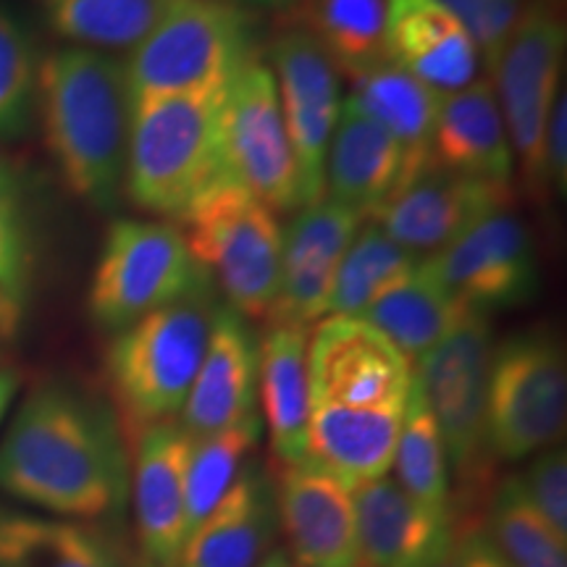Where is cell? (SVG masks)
I'll use <instances>...</instances> for the list:
<instances>
[{"label":"cell","instance_id":"6da1fadb","mask_svg":"<svg viewBox=\"0 0 567 567\" xmlns=\"http://www.w3.org/2000/svg\"><path fill=\"white\" fill-rule=\"evenodd\" d=\"M130 444L113 408L69 381H42L0 439V492L45 515L95 523L130 496Z\"/></svg>","mask_w":567,"mask_h":567},{"label":"cell","instance_id":"7a4b0ae2","mask_svg":"<svg viewBox=\"0 0 567 567\" xmlns=\"http://www.w3.org/2000/svg\"><path fill=\"white\" fill-rule=\"evenodd\" d=\"M308 457L347 486L392 471L413 363L360 318L326 316L308 337Z\"/></svg>","mask_w":567,"mask_h":567},{"label":"cell","instance_id":"3957f363","mask_svg":"<svg viewBox=\"0 0 567 567\" xmlns=\"http://www.w3.org/2000/svg\"><path fill=\"white\" fill-rule=\"evenodd\" d=\"M45 147L61 179L95 210H111L124 193L130 92L124 61L90 48H55L38 63Z\"/></svg>","mask_w":567,"mask_h":567},{"label":"cell","instance_id":"277c9868","mask_svg":"<svg viewBox=\"0 0 567 567\" xmlns=\"http://www.w3.org/2000/svg\"><path fill=\"white\" fill-rule=\"evenodd\" d=\"M229 82L132 105L124 195L134 208L179 224L213 184L226 179L224 103Z\"/></svg>","mask_w":567,"mask_h":567},{"label":"cell","instance_id":"5b68a950","mask_svg":"<svg viewBox=\"0 0 567 567\" xmlns=\"http://www.w3.org/2000/svg\"><path fill=\"white\" fill-rule=\"evenodd\" d=\"M492 354V318L471 310L463 323L415 360L413 368L444 442L455 528L476 526L494 488V457L486 429Z\"/></svg>","mask_w":567,"mask_h":567},{"label":"cell","instance_id":"8992f818","mask_svg":"<svg viewBox=\"0 0 567 567\" xmlns=\"http://www.w3.org/2000/svg\"><path fill=\"white\" fill-rule=\"evenodd\" d=\"M213 313L210 289L113 334L105 352V379L126 444L151 425L179 421L208 347Z\"/></svg>","mask_w":567,"mask_h":567},{"label":"cell","instance_id":"52a82bcc","mask_svg":"<svg viewBox=\"0 0 567 567\" xmlns=\"http://www.w3.org/2000/svg\"><path fill=\"white\" fill-rule=\"evenodd\" d=\"M247 9L224 0H168L124 61L130 109L155 97L221 87L255 59Z\"/></svg>","mask_w":567,"mask_h":567},{"label":"cell","instance_id":"ba28073f","mask_svg":"<svg viewBox=\"0 0 567 567\" xmlns=\"http://www.w3.org/2000/svg\"><path fill=\"white\" fill-rule=\"evenodd\" d=\"M213 279L172 221L118 218L105 231L87 310L105 334H118L140 318L210 292Z\"/></svg>","mask_w":567,"mask_h":567},{"label":"cell","instance_id":"9c48e42d","mask_svg":"<svg viewBox=\"0 0 567 567\" xmlns=\"http://www.w3.org/2000/svg\"><path fill=\"white\" fill-rule=\"evenodd\" d=\"M567 27L563 0H526L513 32L492 69L515 172L534 200H547L542 176V147L551 109L565 92Z\"/></svg>","mask_w":567,"mask_h":567},{"label":"cell","instance_id":"30bf717a","mask_svg":"<svg viewBox=\"0 0 567 567\" xmlns=\"http://www.w3.org/2000/svg\"><path fill=\"white\" fill-rule=\"evenodd\" d=\"M179 229L197 264L221 287L226 305L239 316L266 321L281 268L276 213L226 176L195 203Z\"/></svg>","mask_w":567,"mask_h":567},{"label":"cell","instance_id":"8fae6325","mask_svg":"<svg viewBox=\"0 0 567 567\" xmlns=\"http://www.w3.org/2000/svg\"><path fill=\"white\" fill-rule=\"evenodd\" d=\"M567 421L565 350L549 331L509 337L492 354L486 389L488 450L520 463L555 446Z\"/></svg>","mask_w":567,"mask_h":567},{"label":"cell","instance_id":"7c38bea8","mask_svg":"<svg viewBox=\"0 0 567 567\" xmlns=\"http://www.w3.org/2000/svg\"><path fill=\"white\" fill-rule=\"evenodd\" d=\"M226 176L274 213L302 208L300 174L276 92L274 71L258 55L231 76L224 103Z\"/></svg>","mask_w":567,"mask_h":567},{"label":"cell","instance_id":"4fadbf2b","mask_svg":"<svg viewBox=\"0 0 567 567\" xmlns=\"http://www.w3.org/2000/svg\"><path fill=\"white\" fill-rule=\"evenodd\" d=\"M421 268L467 310L492 316L526 305L538 292V255L528 226L507 210L481 218Z\"/></svg>","mask_w":567,"mask_h":567},{"label":"cell","instance_id":"5bb4252c","mask_svg":"<svg viewBox=\"0 0 567 567\" xmlns=\"http://www.w3.org/2000/svg\"><path fill=\"white\" fill-rule=\"evenodd\" d=\"M268 66L300 174L302 208L323 200L326 153L342 113V74L323 48L289 24L268 45Z\"/></svg>","mask_w":567,"mask_h":567},{"label":"cell","instance_id":"9a60e30c","mask_svg":"<svg viewBox=\"0 0 567 567\" xmlns=\"http://www.w3.org/2000/svg\"><path fill=\"white\" fill-rule=\"evenodd\" d=\"M513 197V187L457 174L431 155L368 221L425 258L463 237L481 218L507 210Z\"/></svg>","mask_w":567,"mask_h":567},{"label":"cell","instance_id":"2e32d148","mask_svg":"<svg viewBox=\"0 0 567 567\" xmlns=\"http://www.w3.org/2000/svg\"><path fill=\"white\" fill-rule=\"evenodd\" d=\"M276 515L297 567H360L352 486L316 460L279 465Z\"/></svg>","mask_w":567,"mask_h":567},{"label":"cell","instance_id":"e0dca14e","mask_svg":"<svg viewBox=\"0 0 567 567\" xmlns=\"http://www.w3.org/2000/svg\"><path fill=\"white\" fill-rule=\"evenodd\" d=\"M363 218L331 200H318L297 210L281 229L279 289L266 323H295L310 329L329 316L331 289L342 255Z\"/></svg>","mask_w":567,"mask_h":567},{"label":"cell","instance_id":"ac0fdd59","mask_svg":"<svg viewBox=\"0 0 567 567\" xmlns=\"http://www.w3.org/2000/svg\"><path fill=\"white\" fill-rule=\"evenodd\" d=\"M258 337L247 318L216 305L200 371L184 402L179 425L193 439L216 434L258 415Z\"/></svg>","mask_w":567,"mask_h":567},{"label":"cell","instance_id":"d6986e66","mask_svg":"<svg viewBox=\"0 0 567 567\" xmlns=\"http://www.w3.org/2000/svg\"><path fill=\"white\" fill-rule=\"evenodd\" d=\"M193 436L179 421L145 429L130 444L134 520L140 549L151 567H174L187 536L184 526V476Z\"/></svg>","mask_w":567,"mask_h":567},{"label":"cell","instance_id":"ffe728a7","mask_svg":"<svg viewBox=\"0 0 567 567\" xmlns=\"http://www.w3.org/2000/svg\"><path fill=\"white\" fill-rule=\"evenodd\" d=\"M279 515L274 481L258 460L184 538L174 567H258L274 551Z\"/></svg>","mask_w":567,"mask_h":567},{"label":"cell","instance_id":"44dd1931","mask_svg":"<svg viewBox=\"0 0 567 567\" xmlns=\"http://www.w3.org/2000/svg\"><path fill=\"white\" fill-rule=\"evenodd\" d=\"M352 502L368 567H431L455 547V526L425 513L392 476L352 486Z\"/></svg>","mask_w":567,"mask_h":567},{"label":"cell","instance_id":"7402d4cb","mask_svg":"<svg viewBox=\"0 0 567 567\" xmlns=\"http://www.w3.org/2000/svg\"><path fill=\"white\" fill-rule=\"evenodd\" d=\"M386 55L442 95L478 80L476 40L436 0H389Z\"/></svg>","mask_w":567,"mask_h":567},{"label":"cell","instance_id":"603a6c76","mask_svg":"<svg viewBox=\"0 0 567 567\" xmlns=\"http://www.w3.org/2000/svg\"><path fill=\"white\" fill-rule=\"evenodd\" d=\"M405 182V153L400 142L371 118L342 101V113L326 153L323 197L358 213L363 221Z\"/></svg>","mask_w":567,"mask_h":567},{"label":"cell","instance_id":"cb8c5ba5","mask_svg":"<svg viewBox=\"0 0 567 567\" xmlns=\"http://www.w3.org/2000/svg\"><path fill=\"white\" fill-rule=\"evenodd\" d=\"M431 155L457 174L513 187V147L492 82L473 80L439 97Z\"/></svg>","mask_w":567,"mask_h":567},{"label":"cell","instance_id":"d4e9b609","mask_svg":"<svg viewBox=\"0 0 567 567\" xmlns=\"http://www.w3.org/2000/svg\"><path fill=\"white\" fill-rule=\"evenodd\" d=\"M310 329L295 323H266L258 339V396L268 444L279 465L308 457Z\"/></svg>","mask_w":567,"mask_h":567},{"label":"cell","instance_id":"484cf974","mask_svg":"<svg viewBox=\"0 0 567 567\" xmlns=\"http://www.w3.org/2000/svg\"><path fill=\"white\" fill-rule=\"evenodd\" d=\"M0 567H132L95 523L0 505Z\"/></svg>","mask_w":567,"mask_h":567},{"label":"cell","instance_id":"4316f807","mask_svg":"<svg viewBox=\"0 0 567 567\" xmlns=\"http://www.w3.org/2000/svg\"><path fill=\"white\" fill-rule=\"evenodd\" d=\"M439 97L442 92L386 61L350 76V92L344 103L384 126L400 142L405 153L408 182L431 158V134H434Z\"/></svg>","mask_w":567,"mask_h":567},{"label":"cell","instance_id":"83f0119b","mask_svg":"<svg viewBox=\"0 0 567 567\" xmlns=\"http://www.w3.org/2000/svg\"><path fill=\"white\" fill-rule=\"evenodd\" d=\"M287 13L289 24L308 32L342 76L389 61V0H295Z\"/></svg>","mask_w":567,"mask_h":567},{"label":"cell","instance_id":"f1b7e54d","mask_svg":"<svg viewBox=\"0 0 567 567\" xmlns=\"http://www.w3.org/2000/svg\"><path fill=\"white\" fill-rule=\"evenodd\" d=\"M467 313L471 310L463 302L455 300L444 287H439L417 266L410 279L394 287L379 302H373L360 316V321L373 326L389 344L396 347L413 363L429 350H434L444 337H450Z\"/></svg>","mask_w":567,"mask_h":567},{"label":"cell","instance_id":"f546056e","mask_svg":"<svg viewBox=\"0 0 567 567\" xmlns=\"http://www.w3.org/2000/svg\"><path fill=\"white\" fill-rule=\"evenodd\" d=\"M394 481L410 499L417 502L436 520L455 526V505H452V481L442 434L431 415L425 396L415 381L410 386L405 417L394 446Z\"/></svg>","mask_w":567,"mask_h":567},{"label":"cell","instance_id":"4dcf8cb0","mask_svg":"<svg viewBox=\"0 0 567 567\" xmlns=\"http://www.w3.org/2000/svg\"><path fill=\"white\" fill-rule=\"evenodd\" d=\"M421 260V255L394 243L373 221H363L339 260L329 316L360 318L373 302L410 279Z\"/></svg>","mask_w":567,"mask_h":567},{"label":"cell","instance_id":"1f68e13d","mask_svg":"<svg viewBox=\"0 0 567 567\" xmlns=\"http://www.w3.org/2000/svg\"><path fill=\"white\" fill-rule=\"evenodd\" d=\"M168 0H40L48 27L69 45L130 53L153 30Z\"/></svg>","mask_w":567,"mask_h":567},{"label":"cell","instance_id":"d6a6232c","mask_svg":"<svg viewBox=\"0 0 567 567\" xmlns=\"http://www.w3.org/2000/svg\"><path fill=\"white\" fill-rule=\"evenodd\" d=\"M478 523L513 567H567V542L528 499L520 476L494 484Z\"/></svg>","mask_w":567,"mask_h":567},{"label":"cell","instance_id":"836d02e7","mask_svg":"<svg viewBox=\"0 0 567 567\" xmlns=\"http://www.w3.org/2000/svg\"><path fill=\"white\" fill-rule=\"evenodd\" d=\"M260 434H264V421H260V415H255L250 421L231 425V429L193 439L187 476H184V526H187V534L221 502V496L229 492L239 473L252 463Z\"/></svg>","mask_w":567,"mask_h":567},{"label":"cell","instance_id":"e575fe53","mask_svg":"<svg viewBox=\"0 0 567 567\" xmlns=\"http://www.w3.org/2000/svg\"><path fill=\"white\" fill-rule=\"evenodd\" d=\"M38 63L30 34L0 0V140L19 137L30 126Z\"/></svg>","mask_w":567,"mask_h":567},{"label":"cell","instance_id":"d590c367","mask_svg":"<svg viewBox=\"0 0 567 567\" xmlns=\"http://www.w3.org/2000/svg\"><path fill=\"white\" fill-rule=\"evenodd\" d=\"M34 252L21 203L0 200V339L11 342L24 326L32 295Z\"/></svg>","mask_w":567,"mask_h":567},{"label":"cell","instance_id":"8d00e7d4","mask_svg":"<svg viewBox=\"0 0 567 567\" xmlns=\"http://www.w3.org/2000/svg\"><path fill=\"white\" fill-rule=\"evenodd\" d=\"M436 3L463 21L465 30L476 40L481 61L488 71L513 32L526 0H436Z\"/></svg>","mask_w":567,"mask_h":567},{"label":"cell","instance_id":"74e56055","mask_svg":"<svg viewBox=\"0 0 567 567\" xmlns=\"http://www.w3.org/2000/svg\"><path fill=\"white\" fill-rule=\"evenodd\" d=\"M520 484L551 530L567 542V455L563 446L555 444L534 455Z\"/></svg>","mask_w":567,"mask_h":567},{"label":"cell","instance_id":"f35d334b","mask_svg":"<svg viewBox=\"0 0 567 567\" xmlns=\"http://www.w3.org/2000/svg\"><path fill=\"white\" fill-rule=\"evenodd\" d=\"M542 176L547 197H565L567 189V95L557 97L551 109L542 147Z\"/></svg>","mask_w":567,"mask_h":567},{"label":"cell","instance_id":"ab89813d","mask_svg":"<svg viewBox=\"0 0 567 567\" xmlns=\"http://www.w3.org/2000/svg\"><path fill=\"white\" fill-rule=\"evenodd\" d=\"M457 530V555H460V567H513L505 557L499 555V549L488 542V536L476 526L455 528Z\"/></svg>","mask_w":567,"mask_h":567},{"label":"cell","instance_id":"60d3db41","mask_svg":"<svg viewBox=\"0 0 567 567\" xmlns=\"http://www.w3.org/2000/svg\"><path fill=\"white\" fill-rule=\"evenodd\" d=\"M17 392H19V373L3 368V371H0V423H3L6 413H9Z\"/></svg>","mask_w":567,"mask_h":567},{"label":"cell","instance_id":"b9f144b4","mask_svg":"<svg viewBox=\"0 0 567 567\" xmlns=\"http://www.w3.org/2000/svg\"><path fill=\"white\" fill-rule=\"evenodd\" d=\"M3 197H11V200H19V179L17 174L11 172V166L0 158V200Z\"/></svg>","mask_w":567,"mask_h":567},{"label":"cell","instance_id":"7bdbcfd3","mask_svg":"<svg viewBox=\"0 0 567 567\" xmlns=\"http://www.w3.org/2000/svg\"><path fill=\"white\" fill-rule=\"evenodd\" d=\"M224 3L239 6V9H268V11H287L295 0H224Z\"/></svg>","mask_w":567,"mask_h":567},{"label":"cell","instance_id":"ee69618b","mask_svg":"<svg viewBox=\"0 0 567 567\" xmlns=\"http://www.w3.org/2000/svg\"><path fill=\"white\" fill-rule=\"evenodd\" d=\"M258 567H297V563L292 557H289V551L284 549H274L271 555H268L264 563H260Z\"/></svg>","mask_w":567,"mask_h":567},{"label":"cell","instance_id":"f6af8a7d","mask_svg":"<svg viewBox=\"0 0 567 567\" xmlns=\"http://www.w3.org/2000/svg\"><path fill=\"white\" fill-rule=\"evenodd\" d=\"M431 567H460V555H457V542H455V547H452L450 551H446V555L439 559L436 565H431Z\"/></svg>","mask_w":567,"mask_h":567},{"label":"cell","instance_id":"bcb514c9","mask_svg":"<svg viewBox=\"0 0 567 567\" xmlns=\"http://www.w3.org/2000/svg\"><path fill=\"white\" fill-rule=\"evenodd\" d=\"M140 567H151V565H140Z\"/></svg>","mask_w":567,"mask_h":567}]
</instances>
